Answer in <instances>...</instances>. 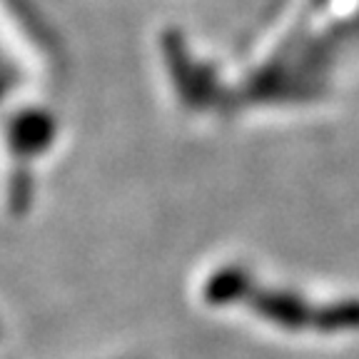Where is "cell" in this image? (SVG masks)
Wrapping results in <instances>:
<instances>
[{
    "instance_id": "1",
    "label": "cell",
    "mask_w": 359,
    "mask_h": 359,
    "mask_svg": "<svg viewBox=\"0 0 359 359\" xmlns=\"http://www.w3.org/2000/svg\"><path fill=\"white\" fill-rule=\"evenodd\" d=\"M252 309L282 330H302L312 325L314 312L299 294L287 290H259L250 294Z\"/></svg>"
},
{
    "instance_id": "2",
    "label": "cell",
    "mask_w": 359,
    "mask_h": 359,
    "mask_svg": "<svg viewBox=\"0 0 359 359\" xmlns=\"http://www.w3.org/2000/svg\"><path fill=\"white\" fill-rule=\"evenodd\" d=\"M252 277L245 267L240 264H230V267L215 272L212 280L205 287V297L212 304H230L242 297L252 294Z\"/></svg>"
},
{
    "instance_id": "3",
    "label": "cell",
    "mask_w": 359,
    "mask_h": 359,
    "mask_svg": "<svg viewBox=\"0 0 359 359\" xmlns=\"http://www.w3.org/2000/svg\"><path fill=\"white\" fill-rule=\"evenodd\" d=\"M312 325L322 332L359 330V302H334L314 312Z\"/></svg>"
}]
</instances>
